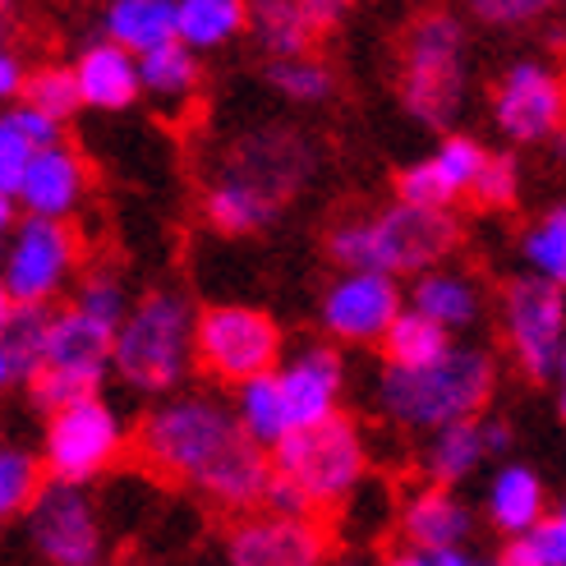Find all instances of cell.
I'll use <instances>...</instances> for the list:
<instances>
[{
  "mask_svg": "<svg viewBox=\"0 0 566 566\" xmlns=\"http://www.w3.org/2000/svg\"><path fill=\"white\" fill-rule=\"evenodd\" d=\"M268 83L272 88L295 102V106H318L336 93L332 70L318 61V55H291V61H272L268 65Z\"/></svg>",
  "mask_w": 566,
  "mask_h": 566,
  "instance_id": "33",
  "label": "cell"
},
{
  "mask_svg": "<svg viewBox=\"0 0 566 566\" xmlns=\"http://www.w3.org/2000/svg\"><path fill=\"white\" fill-rule=\"evenodd\" d=\"M51 308L42 304H0V382L33 387L46 369Z\"/></svg>",
  "mask_w": 566,
  "mask_h": 566,
  "instance_id": "19",
  "label": "cell"
},
{
  "mask_svg": "<svg viewBox=\"0 0 566 566\" xmlns=\"http://www.w3.org/2000/svg\"><path fill=\"white\" fill-rule=\"evenodd\" d=\"M226 171L268 189L276 203H286V198L314 176V157H308L304 138L291 129H253L231 148V166H226Z\"/></svg>",
  "mask_w": 566,
  "mask_h": 566,
  "instance_id": "17",
  "label": "cell"
},
{
  "mask_svg": "<svg viewBox=\"0 0 566 566\" xmlns=\"http://www.w3.org/2000/svg\"><path fill=\"white\" fill-rule=\"evenodd\" d=\"M355 0H300V10L308 14V23L318 28V33H327V28H336L346 14H350Z\"/></svg>",
  "mask_w": 566,
  "mask_h": 566,
  "instance_id": "44",
  "label": "cell"
},
{
  "mask_svg": "<svg viewBox=\"0 0 566 566\" xmlns=\"http://www.w3.org/2000/svg\"><path fill=\"white\" fill-rule=\"evenodd\" d=\"M51 484L46 461L28 447H0V516H28V506Z\"/></svg>",
  "mask_w": 566,
  "mask_h": 566,
  "instance_id": "32",
  "label": "cell"
},
{
  "mask_svg": "<svg viewBox=\"0 0 566 566\" xmlns=\"http://www.w3.org/2000/svg\"><path fill=\"white\" fill-rule=\"evenodd\" d=\"M144 97H153L157 106H185L203 74H198V51H189L185 42H171L153 55H144Z\"/></svg>",
  "mask_w": 566,
  "mask_h": 566,
  "instance_id": "30",
  "label": "cell"
},
{
  "mask_svg": "<svg viewBox=\"0 0 566 566\" xmlns=\"http://www.w3.org/2000/svg\"><path fill=\"white\" fill-rule=\"evenodd\" d=\"M78 235L70 221L19 217L6 240V263H0V295L6 304H51L78 272Z\"/></svg>",
  "mask_w": 566,
  "mask_h": 566,
  "instance_id": "7",
  "label": "cell"
},
{
  "mask_svg": "<svg viewBox=\"0 0 566 566\" xmlns=\"http://www.w3.org/2000/svg\"><path fill=\"white\" fill-rule=\"evenodd\" d=\"M382 350H387V364H396V369H429V364L451 355V332L438 327L433 318H423L419 308H406L391 323Z\"/></svg>",
  "mask_w": 566,
  "mask_h": 566,
  "instance_id": "31",
  "label": "cell"
},
{
  "mask_svg": "<svg viewBox=\"0 0 566 566\" xmlns=\"http://www.w3.org/2000/svg\"><path fill=\"white\" fill-rule=\"evenodd\" d=\"M502 336L512 346L521 374L534 382L557 378V359L566 346V295L544 276H516L502 291Z\"/></svg>",
  "mask_w": 566,
  "mask_h": 566,
  "instance_id": "10",
  "label": "cell"
},
{
  "mask_svg": "<svg viewBox=\"0 0 566 566\" xmlns=\"http://www.w3.org/2000/svg\"><path fill=\"white\" fill-rule=\"evenodd\" d=\"M489 457H493L489 419H461V423H451V429L429 433V447H423V474H429L438 489H457Z\"/></svg>",
  "mask_w": 566,
  "mask_h": 566,
  "instance_id": "25",
  "label": "cell"
},
{
  "mask_svg": "<svg viewBox=\"0 0 566 566\" xmlns=\"http://www.w3.org/2000/svg\"><path fill=\"white\" fill-rule=\"evenodd\" d=\"M281 396L291 410V429H314L342 415V391H346V364L336 355V346L314 342L300 346L291 359H281L276 369Z\"/></svg>",
  "mask_w": 566,
  "mask_h": 566,
  "instance_id": "16",
  "label": "cell"
},
{
  "mask_svg": "<svg viewBox=\"0 0 566 566\" xmlns=\"http://www.w3.org/2000/svg\"><path fill=\"white\" fill-rule=\"evenodd\" d=\"M382 566H438V562H433V553H423V548L401 544V548H391V553L382 557Z\"/></svg>",
  "mask_w": 566,
  "mask_h": 566,
  "instance_id": "47",
  "label": "cell"
},
{
  "mask_svg": "<svg viewBox=\"0 0 566 566\" xmlns=\"http://www.w3.org/2000/svg\"><path fill=\"white\" fill-rule=\"evenodd\" d=\"M401 534L410 548H423V553H442V548H457V544H470L474 534V512L451 493V489H419L406 497L401 506Z\"/></svg>",
  "mask_w": 566,
  "mask_h": 566,
  "instance_id": "21",
  "label": "cell"
},
{
  "mask_svg": "<svg viewBox=\"0 0 566 566\" xmlns=\"http://www.w3.org/2000/svg\"><path fill=\"white\" fill-rule=\"evenodd\" d=\"M38 157V148L28 144V138L0 116V198H14L19 185H23V171H28V161Z\"/></svg>",
  "mask_w": 566,
  "mask_h": 566,
  "instance_id": "42",
  "label": "cell"
},
{
  "mask_svg": "<svg viewBox=\"0 0 566 566\" xmlns=\"http://www.w3.org/2000/svg\"><path fill=\"white\" fill-rule=\"evenodd\" d=\"M410 308H419L423 318H433L447 332H465L484 314V291H479L474 276H465L457 268H433V272L415 276Z\"/></svg>",
  "mask_w": 566,
  "mask_h": 566,
  "instance_id": "23",
  "label": "cell"
},
{
  "mask_svg": "<svg viewBox=\"0 0 566 566\" xmlns=\"http://www.w3.org/2000/svg\"><path fill=\"white\" fill-rule=\"evenodd\" d=\"M336 566H364V562H350V557H346V562H336Z\"/></svg>",
  "mask_w": 566,
  "mask_h": 566,
  "instance_id": "52",
  "label": "cell"
},
{
  "mask_svg": "<svg viewBox=\"0 0 566 566\" xmlns=\"http://www.w3.org/2000/svg\"><path fill=\"white\" fill-rule=\"evenodd\" d=\"M28 544L38 548L42 562L51 566H97L102 562V512L93 493L83 484H61L51 479L42 497L28 506Z\"/></svg>",
  "mask_w": 566,
  "mask_h": 566,
  "instance_id": "11",
  "label": "cell"
},
{
  "mask_svg": "<svg viewBox=\"0 0 566 566\" xmlns=\"http://www.w3.org/2000/svg\"><path fill=\"white\" fill-rule=\"evenodd\" d=\"M493 120L512 144H544L566 134V74L516 61L493 88Z\"/></svg>",
  "mask_w": 566,
  "mask_h": 566,
  "instance_id": "12",
  "label": "cell"
},
{
  "mask_svg": "<svg viewBox=\"0 0 566 566\" xmlns=\"http://www.w3.org/2000/svg\"><path fill=\"white\" fill-rule=\"evenodd\" d=\"M557 157H562V161H566V134H562V138H557Z\"/></svg>",
  "mask_w": 566,
  "mask_h": 566,
  "instance_id": "50",
  "label": "cell"
},
{
  "mask_svg": "<svg viewBox=\"0 0 566 566\" xmlns=\"http://www.w3.org/2000/svg\"><path fill=\"white\" fill-rule=\"evenodd\" d=\"M28 88V70L14 51H0V97H23Z\"/></svg>",
  "mask_w": 566,
  "mask_h": 566,
  "instance_id": "45",
  "label": "cell"
},
{
  "mask_svg": "<svg viewBox=\"0 0 566 566\" xmlns=\"http://www.w3.org/2000/svg\"><path fill=\"white\" fill-rule=\"evenodd\" d=\"M180 42L189 51H217L249 28V0H176Z\"/></svg>",
  "mask_w": 566,
  "mask_h": 566,
  "instance_id": "29",
  "label": "cell"
},
{
  "mask_svg": "<svg viewBox=\"0 0 566 566\" xmlns=\"http://www.w3.org/2000/svg\"><path fill=\"white\" fill-rule=\"evenodd\" d=\"M396 203H410V208H433V212H447L457 203V193L451 185L442 180V171L433 166V157H423L415 166H406L401 176H396Z\"/></svg>",
  "mask_w": 566,
  "mask_h": 566,
  "instance_id": "39",
  "label": "cell"
},
{
  "mask_svg": "<svg viewBox=\"0 0 566 566\" xmlns=\"http://www.w3.org/2000/svg\"><path fill=\"white\" fill-rule=\"evenodd\" d=\"M120 451H125L120 410L111 401H102V396H88V401H78V406L46 419L42 461H46V474L61 479V484L88 489L97 474H106L120 461Z\"/></svg>",
  "mask_w": 566,
  "mask_h": 566,
  "instance_id": "9",
  "label": "cell"
},
{
  "mask_svg": "<svg viewBox=\"0 0 566 566\" xmlns=\"http://www.w3.org/2000/svg\"><path fill=\"white\" fill-rule=\"evenodd\" d=\"M281 327L249 304H212L198 314V364L221 382H249L281 369Z\"/></svg>",
  "mask_w": 566,
  "mask_h": 566,
  "instance_id": "8",
  "label": "cell"
},
{
  "mask_svg": "<svg viewBox=\"0 0 566 566\" xmlns=\"http://www.w3.org/2000/svg\"><path fill=\"white\" fill-rule=\"evenodd\" d=\"M489 442H493V451H506L512 447V429H506L502 419H489Z\"/></svg>",
  "mask_w": 566,
  "mask_h": 566,
  "instance_id": "48",
  "label": "cell"
},
{
  "mask_svg": "<svg viewBox=\"0 0 566 566\" xmlns=\"http://www.w3.org/2000/svg\"><path fill=\"white\" fill-rule=\"evenodd\" d=\"M484 512L493 521V530L512 534H530L534 525L548 521V506H544V479L534 474L530 465H502L489 479V493H484Z\"/></svg>",
  "mask_w": 566,
  "mask_h": 566,
  "instance_id": "24",
  "label": "cell"
},
{
  "mask_svg": "<svg viewBox=\"0 0 566 566\" xmlns=\"http://www.w3.org/2000/svg\"><path fill=\"white\" fill-rule=\"evenodd\" d=\"M6 120H10V125H14V129H19V134H23L38 153H42V148H55V144H65V138H61V129H65V125H61V120H51L46 111L28 106V102L10 106V111H6Z\"/></svg>",
  "mask_w": 566,
  "mask_h": 566,
  "instance_id": "43",
  "label": "cell"
},
{
  "mask_svg": "<svg viewBox=\"0 0 566 566\" xmlns=\"http://www.w3.org/2000/svg\"><path fill=\"white\" fill-rule=\"evenodd\" d=\"M502 566H566V497L544 525H534L530 534L506 544Z\"/></svg>",
  "mask_w": 566,
  "mask_h": 566,
  "instance_id": "35",
  "label": "cell"
},
{
  "mask_svg": "<svg viewBox=\"0 0 566 566\" xmlns=\"http://www.w3.org/2000/svg\"><path fill=\"white\" fill-rule=\"evenodd\" d=\"M74 74H78L83 106H93V111H125L144 97V65H138V55H129L125 46L106 38L83 46V55L74 61Z\"/></svg>",
  "mask_w": 566,
  "mask_h": 566,
  "instance_id": "20",
  "label": "cell"
},
{
  "mask_svg": "<svg viewBox=\"0 0 566 566\" xmlns=\"http://www.w3.org/2000/svg\"><path fill=\"white\" fill-rule=\"evenodd\" d=\"M401 314V291L387 272H342L318 304L323 332L346 346H382Z\"/></svg>",
  "mask_w": 566,
  "mask_h": 566,
  "instance_id": "13",
  "label": "cell"
},
{
  "mask_svg": "<svg viewBox=\"0 0 566 566\" xmlns=\"http://www.w3.org/2000/svg\"><path fill=\"white\" fill-rule=\"evenodd\" d=\"M272 470L291 479L314 512H332V506H346L359 493L369 451H364L359 423L336 415L327 423H314V429L286 433V442L272 451Z\"/></svg>",
  "mask_w": 566,
  "mask_h": 566,
  "instance_id": "6",
  "label": "cell"
},
{
  "mask_svg": "<svg viewBox=\"0 0 566 566\" xmlns=\"http://www.w3.org/2000/svg\"><path fill=\"white\" fill-rule=\"evenodd\" d=\"M276 208L281 203L268 189L249 185V180H240L231 171H226L208 189V198H203V217L217 226L221 235H253V231H263V226L276 217Z\"/></svg>",
  "mask_w": 566,
  "mask_h": 566,
  "instance_id": "26",
  "label": "cell"
},
{
  "mask_svg": "<svg viewBox=\"0 0 566 566\" xmlns=\"http://www.w3.org/2000/svg\"><path fill=\"white\" fill-rule=\"evenodd\" d=\"M401 102L406 111L442 129L465 106V28L457 14H419L401 38Z\"/></svg>",
  "mask_w": 566,
  "mask_h": 566,
  "instance_id": "5",
  "label": "cell"
},
{
  "mask_svg": "<svg viewBox=\"0 0 566 566\" xmlns=\"http://www.w3.org/2000/svg\"><path fill=\"white\" fill-rule=\"evenodd\" d=\"M327 534L314 516H244L226 539V566H323Z\"/></svg>",
  "mask_w": 566,
  "mask_h": 566,
  "instance_id": "14",
  "label": "cell"
},
{
  "mask_svg": "<svg viewBox=\"0 0 566 566\" xmlns=\"http://www.w3.org/2000/svg\"><path fill=\"white\" fill-rule=\"evenodd\" d=\"M318 28L308 23L300 0H249V38L268 51L272 61H291V55H308Z\"/></svg>",
  "mask_w": 566,
  "mask_h": 566,
  "instance_id": "27",
  "label": "cell"
},
{
  "mask_svg": "<svg viewBox=\"0 0 566 566\" xmlns=\"http://www.w3.org/2000/svg\"><path fill=\"white\" fill-rule=\"evenodd\" d=\"M74 308H83V314H93L111 327H120L129 318V295H125V281L111 272V268H93V272H83L78 276V286H74Z\"/></svg>",
  "mask_w": 566,
  "mask_h": 566,
  "instance_id": "37",
  "label": "cell"
},
{
  "mask_svg": "<svg viewBox=\"0 0 566 566\" xmlns=\"http://www.w3.org/2000/svg\"><path fill=\"white\" fill-rule=\"evenodd\" d=\"M235 419H240L244 438H249V442H259L263 451H276L281 442H286V433H295L276 374L249 378V382L235 387Z\"/></svg>",
  "mask_w": 566,
  "mask_h": 566,
  "instance_id": "28",
  "label": "cell"
},
{
  "mask_svg": "<svg viewBox=\"0 0 566 566\" xmlns=\"http://www.w3.org/2000/svg\"><path fill=\"white\" fill-rule=\"evenodd\" d=\"M557 378H562V387H566V346H562V359H557Z\"/></svg>",
  "mask_w": 566,
  "mask_h": 566,
  "instance_id": "49",
  "label": "cell"
},
{
  "mask_svg": "<svg viewBox=\"0 0 566 566\" xmlns=\"http://www.w3.org/2000/svg\"><path fill=\"white\" fill-rule=\"evenodd\" d=\"M244 429L235 419V401L217 391H176L144 415L134 433V451L153 474L176 484L203 489L208 479L244 447Z\"/></svg>",
  "mask_w": 566,
  "mask_h": 566,
  "instance_id": "1",
  "label": "cell"
},
{
  "mask_svg": "<svg viewBox=\"0 0 566 566\" xmlns=\"http://www.w3.org/2000/svg\"><path fill=\"white\" fill-rule=\"evenodd\" d=\"M23 102L46 111L51 120H70L74 111L83 106V93H78V74L74 70H61V65H42L28 74V88H23Z\"/></svg>",
  "mask_w": 566,
  "mask_h": 566,
  "instance_id": "38",
  "label": "cell"
},
{
  "mask_svg": "<svg viewBox=\"0 0 566 566\" xmlns=\"http://www.w3.org/2000/svg\"><path fill=\"white\" fill-rule=\"evenodd\" d=\"M470 198H474V203H484V208H512L521 198V166H516V157L493 153Z\"/></svg>",
  "mask_w": 566,
  "mask_h": 566,
  "instance_id": "40",
  "label": "cell"
},
{
  "mask_svg": "<svg viewBox=\"0 0 566 566\" xmlns=\"http://www.w3.org/2000/svg\"><path fill=\"white\" fill-rule=\"evenodd\" d=\"M493 387H497V369L489 350L451 346V355L429 364V369H396V364H387L374 382V401L401 429L438 433L461 419H479Z\"/></svg>",
  "mask_w": 566,
  "mask_h": 566,
  "instance_id": "2",
  "label": "cell"
},
{
  "mask_svg": "<svg viewBox=\"0 0 566 566\" xmlns=\"http://www.w3.org/2000/svg\"><path fill=\"white\" fill-rule=\"evenodd\" d=\"M198 364V314L180 291L138 295L116 332V378L138 396H176Z\"/></svg>",
  "mask_w": 566,
  "mask_h": 566,
  "instance_id": "4",
  "label": "cell"
},
{
  "mask_svg": "<svg viewBox=\"0 0 566 566\" xmlns=\"http://www.w3.org/2000/svg\"><path fill=\"white\" fill-rule=\"evenodd\" d=\"M489 148L479 144V138H470V134H447L442 144H438V153H433V166L442 171V180L451 185V193H474V185H479V176H484V166H489Z\"/></svg>",
  "mask_w": 566,
  "mask_h": 566,
  "instance_id": "36",
  "label": "cell"
},
{
  "mask_svg": "<svg viewBox=\"0 0 566 566\" xmlns=\"http://www.w3.org/2000/svg\"><path fill=\"white\" fill-rule=\"evenodd\" d=\"M457 240H461V231L447 212L391 203L374 217L336 221L327 235V253H332V263L346 272H387V276L415 272V276H423L457 249Z\"/></svg>",
  "mask_w": 566,
  "mask_h": 566,
  "instance_id": "3",
  "label": "cell"
},
{
  "mask_svg": "<svg viewBox=\"0 0 566 566\" xmlns=\"http://www.w3.org/2000/svg\"><path fill=\"white\" fill-rule=\"evenodd\" d=\"M83 193H88V166H83V157L74 148L55 144L28 161L14 203L23 208V217L70 221L83 208Z\"/></svg>",
  "mask_w": 566,
  "mask_h": 566,
  "instance_id": "18",
  "label": "cell"
},
{
  "mask_svg": "<svg viewBox=\"0 0 566 566\" xmlns=\"http://www.w3.org/2000/svg\"><path fill=\"white\" fill-rule=\"evenodd\" d=\"M525 263L534 276L553 281V286H566V203L548 208L539 221L525 231Z\"/></svg>",
  "mask_w": 566,
  "mask_h": 566,
  "instance_id": "34",
  "label": "cell"
},
{
  "mask_svg": "<svg viewBox=\"0 0 566 566\" xmlns=\"http://www.w3.org/2000/svg\"><path fill=\"white\" fill-rule=\"evenodd\" d=\"M474 19H484L493 28H525L534 19H544L557 10V0H465Z\"/></svg>",
  "mask_w": 566,
  "mask_h": 566,
  "instance_id": "41",
  "label": "cell"
},
{
  "mask_svg": "<svg viewBox=\"0 0 566 566\" xmlns=\"http://www.w3.org/2000/svg\"><path fill=\"white\" fill-rule=\"evenodd\" d=\"M562 419H566V387H562Z\"/></svg>",
  "mask_w": 566,
  "mask_h": 566,
  "instance_id": "51",
  "label": "cell"
},
{
  "mask_svg": "<svg viewBox=\"0 0 566 566\" xmlns=\"http://www.w3.org/2000/svg\"><path fill=\"white\" fill-rule=\"evenodd\" d=\"M102 33L106 42H116L144 61V55L180 42V6L176 0H106Z\"/></svg>",
  "mask_w": 566,
  "mask_h": 566,
  "instance_id": "22",
  "label": "cell"
},
{
  "mask_svg": "<svg viewBox=\"0 0 566 566\" xmlns=\"http://www.w3.org/2000/svg\"><path fill=\"white\" fill-rule=\"evenodd\" d=\"M433 562L438 566H493V557H484L474 544H457V548H442V553H433Z\"/></svg>",
  "mask_w": 566,
  "mask_h": 566,
  "instance_id": "46",
  "label": "cell"
},
{
  "mask_svg": "<svg viewBox=\"0 0 566 566\" xmlns=\"http://www.w3.org/2000/svg\"><path fill=\"white\" fill-rule=\"evenodd\" d=\"M116 332L83 308L65 304L61 314L51 318V346H46V369L55 378H70L74 387H83L88 396H97L102 378L116 374Z\"/></svg>",
  "mask_w": 566,
  "mask_h": 566,
  "instance_id": "15",
  "label": "cell"
}]
</instances>
